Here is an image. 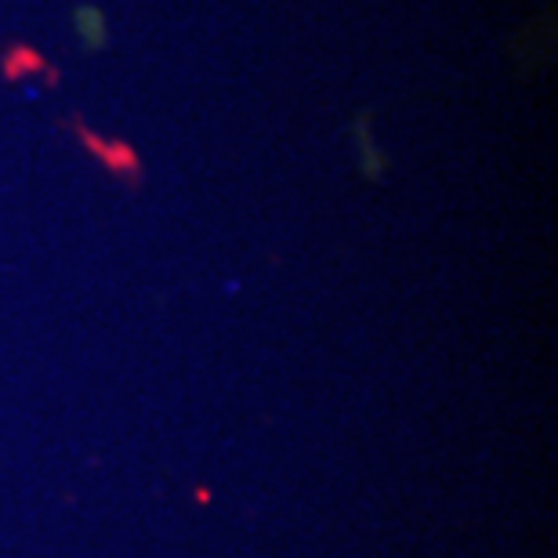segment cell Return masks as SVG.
Listing matches in <instances>:
<instances>
[{
    "label": "cell",
    "mask_w": 558,
    "mask_h": 558,
    "mask_svg": "<svg viewBox=\"0 0 558 558\" xmlns=\"http://www.w3.org/2000/svg\"><path fill=\"white\" fill-rule=\"evenodd\" d=\"M76 135H81L87 142V149H92L98 160H102L109 171L120 174V178H128V182H138L142 178V163H138V156L128 149V145H120V142H102L98 135H92L87 128H76Z\"/></svg>",
    "instance_id": "6da1fadb"
}]
</instances>
